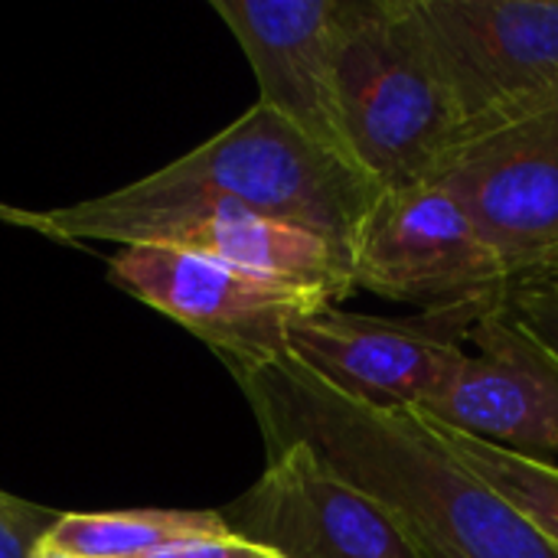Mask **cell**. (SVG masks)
I'll return each instance as SVG.
<instances>
[{"label":"cell","instance_id":"cell-1","mask_svg":"<svg viewBox=\"0 0 558 558\" xmlns=\"http://www.w3.org/2000/svg\"><path fill=\"white\" fill-rule=\"evenodd\" d=\"M268 454L307 445L324 468L363 490L418 558H558V553L415 409L356 402L294 356L232 373Z\"/></svg>","mask_w":558,"mask_h":558},{"label":"cell","instance_id":"cell-2","mask_svg":"<svg viewBox=\"0 0 558 558\" xmlns=\"http://www.w3.org/2000/svg\"><path fill=\"white\" fill-rule=\"evenodd\" d=\"M337 92L356 167L379 190L435 183L461 147L418 0H343Z\"/></svg>","mask_w":558,"mask_h":558},{"label":"cell","instance_id":"cell-3","mask_svg":"<svg viewBox=\"0 0 558 558\" xmlns=\"http://www.w3.org/2000/svg\"><path fill=\"white\" fill-rule=\"evenodd\" d=\"M137 183L157 196L232 199L248 213L311 229L333 242L347 262L366 209L383 193L360 167L317 147L262 101Z\"/></svg>","mask_w":558,"mask_h":558},{"label":"cell","instance_id":"cell-4","mask_svg":"<svg viewBox=\"0 0 558 558\" xmlns=\"http://www.w3.org/2000/svg\"><path fill=\"white\" fill-rule=\"evenodd\" d=\"M350 281L425 314L490 307L513 284L471 213L438 183L373 199L350 248Z\"/></svg>","mask_w":558,"mask_h":558},{"label":"cell","instance_id":"cell-5","mask_svg":"<svg viewBox=\"0 0 558 558\" xmlns=\"http://www.w3.org/2000/svg\"><path fill=\"white\" fill-rule=\"evenodd\" d=\"M461 144L558 98V0H418Z\"/></svg>","mask_w":558,"mask_h":558},{"label":"cell","instance_id":"cell-6","mask_svg":"<svg viewBox=\"0 0 558 558\" xmlns=\"http://www.w3.org/2000/svg\"><path fill=\"white\" fill-rule=\"evenodd\" d=\"M108 275L216 350L229 373L288 356V327L333 304L317 291L255 278L177 245H121Z\"/></svg>","mask_w":558,"mask_h":558},{"label":"cell","instance_id":"cell-7","mask_svg":"<svg viewBox=\"0 0 558 558\" xmlns=\"http://www.w3.org/2000/svg\"><path fill=\"white\" fill-rule=\"evenodd\" d=\"M484 311L386 320L327 304L288 327V356L356 402L428 409L458 379L468 360V330Z\"/></svg>","mask_w":558,"mask_h":558},{"label":"cell","instance_id":"cell-8","mask_svg":"<svg viewBox=\"0 0 558 558\" xmlns=\"http://www.w3.org/2000/svg\"><path fill=\"white\" fill-rule=\"evenodd\" d=\"M477 222L510 281L558 252V98L468 137L435 180Z\"/></svg>","mask_w":558,"mask_h":558},{"label":"cell","instance_id":"cell-9","mask_svg":"<svg viewBox=\"0 0 558 558\" xmlns=\"http://www.w3.org/2000/svg\"><path fill=\"white\" fill-rule=\"evenodd\" d=\"M219 517L275 558H418L396 523L307 445L271 451L265 474Z\"/></svg>","mask_w":558,"mask_h":558},{"label":"cell","instance_id":"cell-10","mask_svg":"<svg viewBox=\"0 0 558 558\" xmlns=\"http://www.w3.org/2000/svg\"><path fill=\"white\" fill-rule=\"evenodd\" d=\"M477 347L458 379L422 415L507 448L558 464V356L507 307H487L468 330Z\"/></svg>","mask_w":558,"mask_h":558},{"label":"cell","instance_id":"cell-11","mask_svg":"<svg viewBox=\"0 0 558 558\" xmlns=\"http://www.w3.org/2000/svg\"><path fill=\"white\" fill-rule=\"evenodd\" d=\"M343 0H213L239 39L258 101L317 147L356 167L337 92V29Z\"/></svg>","mask_w":558,"mask_h":558},{"label":"cell","instance_id":"cell-12","mask_svg":"<svg viewBox=\"0 0 558 558\" xmlns=\"http://www.w3.org/2000/svg\"><path fill=\"white\" fill-rule=\"evenodd\" d=\"M219 513L203 510H128V513H62L49 546L78 558H137L160 546L226 536Z\"/></svg>","mask_w":558,"mask_h":558},{"label":"cell","instance_id":"cell-13","mask_svg":"<svg viewBox=\"0 0 558 558\" xmlns=\"http://www.w3.org/2000/svg\"><path fill=\"white\" fill-rule=\"evenodd\" d=\"M422 418L451 448L454 458H461L490 490H497L558 553V464L487 445V441L454 432L428 415H422Z\"/></svg>","mask_w":558,"mask_h":558},{"label":"cell","instance_id":"cell-14","mask_svg":"<svg viewBox=\"0 0 558 558\" xmlns=\"http://www.w3.org/2000/svg\"><path fill=\"white\" fill-rule=\"evenodd\" d=\"M62 513L0 490V558H33L59 526Z\"/></svg>","mask_w":558,"mask_h":558},{"label":"cell","instance_id":"cell-15","mask_svg":"<svg viewBox=\"0 0 558 558\" xmlns=\"http://www.w3.org/2000/svg\"><path fill=\"white\" fill-rule=\"evenodd\" d=\"M507 307L558 356V284L517 281L507 291Z\"/></svg>","mask_w":558,"mask_h":558},{"label":"cell","instance_id":"cell-16","mask_svg":"<svg viewBox=\"0 0 558 558\" xmlns=\"http://www.w3.org/2000/svg\"><path fill=\"white\" fill-rule=\"evenodd\" d=\"M137 558H275L268 549L252 546L232 533L226 536H196V539H180L170 546H160L154 553H144Z\"/></svg>","mask_w":558,"mask_h":558},{"label":"cell","instance_id":"cell-17","mask_svg":"<svg viewBox=\"0 0 558 558\" xmlns=\"http://www.w3.org/2000/svg\"><path fill=\"white\" fill-rule=\"evenodd\" d=\"M0 222H7V226H20V229H29V232H36V235H49V239H56V229H52V222H49V216H46V213L16 209V206L0 203ZM56 242H59V239H56Z\"/></svg>","mask_w":558,"mask_h":558},{"label":"cell","instance_id":"cell-18","mask_svg":"<svg viewBox=\"0 0 558 558\" xmlns=\"http://www.w3.org/2000/svg\"><path fill=\"white\" fill-rule=\"evenodd\" d=\"M520 281H549V284H558V252H553L549 258H543L530 275H523ZM517 284V281H513Z\"/></svg>","mask_w":558,"mask_h":558},{"label":"cell","instance_id":"cell-19","mask_svg":"<svg viewBox=\"0 0 558 558\" xmlns=\"http://www.w3.org/2000/svg\"><path fill=\"white\" fill-rule=\"evenodd\" d=\"M33 558H78V556H72V553H65V549H56V546H49V543H46V546H43V549H39V553H36Z\"/></svg>","mask_w":558,"mask_h":558}]
</instances>
